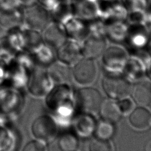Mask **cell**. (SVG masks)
Masks as SVG:
<instances>
[{
  "label": "cell",
  "mask_w": 151,
  "mask_h": 151,
  "mask_svg": "<svg viewBox=\"0 0 151 151\" xmlns=\"http://www.w3.org/2000/svg\"><path fill=\"white\" fill-rule=\"evenodd\" d=\"M52 91L50 99L51 107L55 109L64 123H71L74 113L73 93L67 84H61Z\"/></svg>",
  "instance_id": "1"
},
{
  "label": "cell",
  "mask_w": 151,
  "mask_h": 151,
  "mask_svg": "<svg viewBox=\"0 0 151 151\" xmlns=\"http://www.w3.org/2000/svg\"><path fill=\"white\" fill-rule=\"evenodd\" d=\"M101 56L104 68L111 74L123 72L129 57L126 50L118 43L107 45Z\"/></svg>",
  "instance_id": "2"
},
{
  "label": "cell",
  "mask_w": 151,
  "mask_h": 151,
  "mask_svg": "<svg viewBox=\"0 0 151 151\" xmlns=\"http://www.w3.org/2000/svg\"><path fill=\"white\" fill-rule=\"evenodd\" d=\"M22 14L21 26L40 32L51 21L50 12L38 3L25 6Z\"/></svg>",
  "instance_id": "3"
},
{
  "label": "cell",
  "mask_w": 151,
  "mask_h": 151,
  "mask_svg": "<svg viewBox=\"0 0 151 151\" xmlns=\"http://www.w3.org/2000/svg\"><path fill=\"white\" fill-rule=\"evenodd\" d=\"M102 101L100 93L92 87L80 88L76 94V105L82 113L92 114L99 112Z\"/></svg>",
  "instance_id": "4"
},
{
  "label": "cell",
  "mask_w": 151,
  "mask_h": 151,
  "mask_svg": "<svg viewBox=\"0 0 151 151\" xmlns=\"http://www.w3.org/2000/svg\"><path fill=\"white\" fill-rule=\"evenodd\" d=\"M102 86L109 97L119 100L127 97L132 89L129 81L119 74H110L106 76L102 80Z\"/></svg>",
  "instance_id": "5"
},
{
  "label": "cell",
  "mask_w": 151,
  "mask_h": 151,
  "mask_svg": "<svg viewBox=\"0 0 151 151\" xmlns=\"http://www.w3.org/2000/svg\"><path fill=\"white\" fill-rule=\"evenodd\" d=\"M57 126L55 121L47 115L36 118L31 125V132L37 140L44 143L52 141L57 136Z\"/></svg>",
  "instance_id": "6"
},
{
  "label": "cell",
  "mask_w": 151,
  "mask_h": 151,
  "mask_svg": "<svg viewBox=\"0 0 151 151\" xmlns=\"http://www.w3.org/2000/svg\"><path fill=\"white\" fill-rule=\"evenodd\" d=\"M72 74L76 81L81 85L93 83L97 76V66L94 59L84 57L75 64Z\"/></svg>",
  "instance_id": "7"
},
{
  "label": "cell",
  "mask_w": 151,
  "mask_h": 151,
  "mask_svg": "<svg viewBox=\"0 0 151 151\" xmlns=\"http://www.w3.org/2000/svg\"><path fill=\"white\" fill-rule=\"evenodd\" d=\"M57 57L59 61L68 65H74L81 58V45L73 38H67L57 49Z\"/></svg>",
  "instance_id": "8"
},
{
  "label": "cell",
  "mask_w": 151,
  "mask_h": 151,
  "mask_svg": "<svg viewBox=\"0 0 151 151\" xmlns=\"http://www.w3.org/2000/svg\"><path fill=\"white\" fill-rule=\"evenodd\" d=\"M42 41L54 49H57L67 39V32L59 22L50 21L41 32Z\"/></svg>",
  "instance_id": "9"
},
{
  "label": "cell",
  "mask_w": 151,
  "mask_h": 151,
  "mask_svg": "<svg viewBox=\"0 0 151 151\" xmlns=\"http://www.w3.org/2000/svg\"><path fill=\"white\" fill-rule=\"evenodd\" d=\"M103 9H101L99 0H80L74 6V15L83 19L102 18Z\"/></svg>",
  "instance_id": "10"
},
{
  "label": "cell",
  "mask_w": 151,
  "mask_h": 151,
  "mask_svg": "<svg viewBox=\"0 0 151 151\" xmlns=\"http://www.w3.org/2000/svg\"><path fill=\"white\" fill-rule=\"evenodd\" d=\"M71 124L73 130L81 137L86 138L90 136L94 132L96 123L92 114L81 113L72 119Z\"/></svg>",
  "instance_id": "11"
},
{
  "label": "cell",
  "mask_w": 151,
  "mask_h": 151,
  "mask_svg": "<svg viewBox=\"0 0 151 151\" xmlns=\"http://www.w3.org/2000/svg\"><path fill=\"white\" fill-rule=\"evenodd\" d=\"M107 46L106 38L90 35L81 44L82 55L85 58L95 60L102 55Z\"/></svg>",
  "instance_id": "12"
},
{
  "label": "cell",
  "mask_w": 151,
  "mask_h": 151,
  "mask_svg": "<svg viewBox=\"0 0 151 151\" xmlns=\"http://www.w3.org/2000/svg\"><path fill=\"white\" fill-rule=\"evenodd\" d=\"M146 68L143 61L134 54L128 57L123 73L128 81H136L146 74Z\"/></svg>",
  "instance_id": "13"
},
{
  "label": "cell",
  "mask_w": 151,
  "mask_h": 151,
  "mask_svg": "<svg viewBox=\"0 0 151 151\" xmlns=\"http://www.w3.org/2000/svg\"><path fill=\"white\" fill-rule=\"evenodd\" d=\"M131 126L138 130L151 127V113L145 107L139 106L130 113L129 118Z\"/></svg>",
  "instance_id": "14"
},
{
  "label": "cell",
  "mask_w": 151,
  "mask_h": 151,
  "mask_svg": "<svg viewBox=\"0 0 151 151\" xmlns=\"http://www.w3.org/2000/svg\"><path fill=\"white\" fill-rule=\"evenodd\" d=\"M99 113L103 120L113 124L118 122L122 115L117 103L111 99L103 100Z\"/></svg>",
  "instance_id": "15"
},
{
  "label": "cell",
  "mask_w": 151,
  "mask_h": 151,
  "mask_svg": "<svg viewBox=\"0 0 151 151\" xmlns=\"http://www.w3.org/2000/svg\"><path fill=\"white\" fill-rule=\"evenodd\" d=\"M130 93L133 101L139 106L146 107L151 103V86L147 83H137L132 87Z\"/></svg>",
  "instance_id": "16"
},
{
  "label": "cell",
  "mask_w": 151,
  "mask_h": 151,
  "mask_svg": "<svg viewBox=\"0 0 151 151\" xmlns=\"http://www.w3.org/2000/svg\"><path fill=\"white\" fill-rule=\"evenodd\" d=\"M48 74L52 81L61 84H65L70 80L72 71L70 65L58 60L50 65Z\"/></svg>",
  "instance_id": "17"
},
{
  "label": "cell",
  "mask_w": 151,
  "mask_h": 151,
  "mask_svg": "<svg viewBox=\"0 0 151 151\" xmlns=\"http://www.w3.org/2000/svg\"><path fill=\"white\" fill-rule=\"evenodd\" d=\"M129 33L128 25L123 21L116 20L106 25V37L115 43L123 41Z\"/></svg>",
  "instance_id": "18"
},
{
  "label": "cell",
  "mask_w": 151,
  "mask_h": 151,
  "mask_svg": "<svg viewBox=\"0 0 151 151\" xmlns=\"http://www.w3.org/2000/svg\"><path fill=\"white\" fill-rule=\"evenodd\" d=\"M22 23V14L18 9L4 11L0 9V25L8 31L19 27Z\"/></svg>",
  "instance_id": "19"
},
{
  "label": "cell",
  "mask_w": 151,
  "mask_h": 151,
  "mask_svg": "<svg viewBox=\"0 0 151 151\" xmlns=\"http://www.w3.org/2000/svg\"><path fill=\"white\" fill-rule=\"evenodd\" d=\"M94 133L96 138L109 140L114 134L115 128L113 123L102 119L96 123Z\"/></svg>",
  "instance_id": "20"
},
{
  "label": "cell",
  "mask_w": 151,
  "mask_h": 151,
  "mask_svg": "<svg viewBox=\"0 0 151 151\" xmlns=\"http://www.w3.org/2000/svg\"><path fill=\"white\" fill-rule=\"evenodd\" d=\"M19 28L25 37L26 47H29L32 50H34L43 42L41 32L23 26H20Z\"/></svg>",
  "instance_id": "21"
},
{
  "label": "cell",
  "mask_w": 151,
  "mask_h": 151,
  "mask_svg": "<svg viewBox=\"0 0 151 151\" xmlns=\"http://www.w3.org/2000/svg\"><path fill=\"white\" fill-rule=\"evenodd\" d=\"M128 14L127 8L121 4H114L107 9L103 10V19L112 18L117 21H123L126 19Z\"/></svg>",
  "instance_id": "22"
},
{
  "label": "cell",
  "mask_w": 151,
  "mask_h": 151,
  "mask_svg": "<svg viewBox=\"0 0 151 151\" xmlns=\"http://www.w3.org/2000/svg\"><path fill=\"white\" fill-rule=\"evenodd\" d=\"M58 146L61 151H76L78 146L77 136L69 132L63 134L58 140Z\"/></svg>",
  "instance_id": "23"
},
{
  "label": "cell",
  "mask_w": 151,
  "mask_h": 151,
  "mask_svg": "<svg viewBox=\"0 0 151 151\" xmlns=\"http://www.w3.org/2000/svg\"><path fill=\"white\" fill-rule=\"evenodd\" d=\"M146 32L147 31H137L131 35L129 37V43L132 47L136 49L137 50L143 48L148 44L149 38Z\"/></svg>",
  "instance_id": "24"
},
{
  "label": "cell",
  "mask_w": 151,
  "mask_h": 151,
  "mask_svg": "<svg viewBox=\"0 0 151 151\" xmlns=\"http://www.w3.org/2000/svg\"><path fill=\"white\" fill-rule=\"evenodd\" d=\"M54 50L52 47L42 42L33 51L37 53L38 57L42 61L45 63H50L52 62L54 57Z\"/></svg>",
  "instance_id": "25"
},
{
  "label": "cell",
  "mask_w": 151,
  "mask_h": 151,
  "mask_svg": "<svg viewBox=\"0 0 151 151\" xmlns=\"http://www.w3.org/2000/svg\"><path fill=\"white\" fill-rule=\"evenodd\" d=\"M6 37L7 42L14 48L22 49L26 47L25 37L20 30L7 34Z\"/></svg>",
  "instance_id": "26"
},
{
  "label": "cell",
  "mask_w": 151,
  "mask_h": 151,
  "mask_svg": "<svg viewBox=\"0 0 151 151\" xmlns=\"http://www.w3.org/2000/svg\"><path fill=\"white\" fill-rule=\"evenodd\" d=\"M146 11L139 9H130L126 19L132 25H138L143 26L146 19Z\"/></svg>",
  "instance_id": "27"
},
{
  "label": "cell",
  "mask_w": 151,
  "mask_h": 151,
  "mask_svg": "<svg viewBox=\"0 0 151 151\" xmlns=\"http://www.w3.org/2000/svg\"><path fill=\"white\" fill-rule=\"evenodd\" d=\"M90 35L95 37H106V25L101 21H96L91 23L87 27Z\"/></svg>",
  "instance_id": "28"
},
{
  "label": "cell",
  "mask_w": 151,
  "mask_h": 151,
  "mask_svg": "<svg viewBox=\"0 0 151 151\" xmlns=\"http://www.w3.org/2000/svg\"><path fill=\"white\" fill-rule=\"evenodd\" d=\"M88 151H113V150L112 145L109 140L95 138L90 141Z\"/></svg>",
  "instance_id": "29"
},
{
  "label": "cell",
  "mask_w": 151,
  "mask_h": 151,
  "mask_svg": "<svg viewBox=\"0 0 151 151\" xmlns=\"http://www.w3.org/2000/svg\"><path fill=\"white\" fill-rule=\"evenodd\" d=\"M22 151H47V149L45 143L36 139L27 143Z\"/></svg>",
  "instance_id": "30"
},
{
  "label": "cell",
  "mask_w": 151,
  "mask_h": 151,
  "mask_svg": "<svg viewBox=\"0 0 151 151\" xmlns=\"http://www.w3.org/2000/svg\"><path fill=\"white\" fill-rule=\"evenodd\" d=\"M117 104L122 114H130L134 109V101L127 97L120 99Z\"/></svg>",
  "instance_id": "31"
},
{
  "label": "cell",
  "mask_w": 151,
  "mask_h": 151,
  "mask_svg": "<svg viewBox=\"0 0 151 151\" xmlns=\"http://www.w3.org/2000/svg\"><path fill=\"white\" fill-rule=\"evenodd\" d=\"M23 5L21 0H0V9L14 11Z\"/></svg>",
  "instance_id": "32"
},
{
  "label": "cell",
  "mask_w": 151,
  "mask_h": 151,
  "mask_svg": "<svg viewBox=\"0 0 151 151\" xmlns=\"http://www.w3.org/2000/svg\"><path fill=\"white\" fill-rule=\"evenodd\" d=\"M40 4L48 12L54 14L58 9L61 1L60 0H39Z\"/></svg>",
  "instance_id": "33"
},
{
  "label": "cell",
  "mask_w": 151,
  "mask_h": 151,
  "mask_svg": "<svg viewBox=\"0 0 151 151\" xmlns=\"http://www.w3.org/2000/svg\"><path fill=\"white\" fill-rule=\"evenodd\" d=\"M129 4L130 9L146 11L149 2V0H129Z\"/></svg>",
  "instance_id": "34"
},
{
  "label": "cell",
  "mask_w": 151,
  "mask_h": 151,
  "mask_svg": "<svg viewBox=\"0 0 151 151\" xmlns=\"http://www.w3.org/2000/svg\"><path fill=\"white\" fill-rule=\"evenodd\" d=\"M143 27L147 32H151V12H147L146 19Z\"/></svg>",
  "instance_id": "35"
},
{
  "label": "cell",
  "mask_w": 151,
  "mask_h": 151,
  "mask_svg": "<svg viewBox=\"0 0 151 151\" xmlns=\"http://www.w3.org/2000/svg\"><path fill=\"white\" fill-rule=\"evenodd\" d=\"M145 151H151V139L148 140L145 146Z\"/></svg>",
  "instance_id": "36"
},
{
  "label": "cell",
  "mask_w": 151,
  "mask_h": 151,
  "mask_svg": "<svg viewBox=\"0 0 151 151\" xmlns=\"http://www.w3.org/2000/svg\"><path fill=\"white\" fill-rule=\"evenodd\" d=\"M146 74L149 79L151 80V63L147 67L146 70Z\"/></svg>",
  "instance_id": "37"
},
{
  "label": "cell",
  "mask_w": 151,
  "mask_h": 151,
  "mask_svg": "<svg viewBox=\"0 0 151 151\" xmlns=\"http://www.w3.org/2000/svg\"><path fill=\"white\" fill-rule=\"evenodd\" d=\"M148 44H149V52L150 54H151V39H150V41H149Z\"/></svg>",
  "instance_id": "38"
},
{
  "label": "cell",
  "mask_w": 151,
  "mask_h": 151,
  "mask_svg": "<svg viewBox=\"0 0 151 151\" xmlns=\"http://www.w3.org/2000/svg\"><path fill=\"white\" fill-rule=\"evenodd\" d=\"M117 1H120V2H127L128 3H129V0H117Z\"/></svg>",
  "instance_id": "39"
},
{
  "label": "cell",
  "mask_w": 151,
  "mask_h": 151,
  "mask_svg": "<svg viewBox=\"0 0 151 151\" xmlns=\"http://www.w3.org/2000/svg\"><path fill=\"white\" fill-rule=\"evenodd\" d=\"M66 1H70V0H66Z\"/></svg>",
  "instance_id": "40"
}]
</instances>
